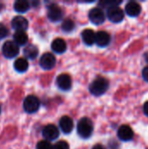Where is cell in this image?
Segmentation results:
<instances>
[{"instance_id": "6da1fadb", "label": "cell", "mask_w": 148, "mask_h": 149, "mask_svg": "<svg viewBox=\"0 0 148 149\" xmlns=\"http://www.w3.org/2000/svg\"><path fill=\"white\" fill-rule=\"evenodd\" d=\"M109 88V82L103 77H98L89 86L90 93L94 96H101L106 93Z\"/></svg>"}, {"instance_id": "f1b7e54d", "label": "cell", "mask_w": 148, "mask_h": 149, "mask_svg": "<svg viewBox=\"0 0 148 149\" xmlns=\"http://www.w3.org/2000/svg\"><path fill=\"white\" fill-rule=\"evenodd\" d=\"M144 58H145V60L148 63V52H147L144 54Z\"/></svg>"}, {"instance_id": "8992f818", "label": "cell", "mask_w": 148, "mask_h": 149, "mask_svg": "<svg viewBox=\"0 0 148 149\" xmlns=\"http://www.w3.org/2000/svg\"><path fill=\"white\" fill-rule=\"evenodd\" d=\"M42 134L43 137L47 141H55L58 138L59 136V131L58 127L52 124L45 126L43 130H42Z\"/></svg>"}, {"instance_id": "44dd1931", "label": "cell", "mask_w": 148, "mask_h": 149, "mask_svg": "<svg viewBox=\"0 0 148 149\" xmlns=\"http://www.w3.org/2000/svg\"><path fill=\"white\" fill-rule=\"evenodd\" d=\"M30 8V3L25 0H17L14 3V10L18 13H24Z\"/></svg>"}, {"instance_id": "9a60e30c", "label": "cell", "mask_w": 148, "mask_h": 149, "mask_svg": "<svg viewBox=\"0 0 148 149\" xmlns=\"http://www.w3.org/2000/svg\"><path fill=\"white\" fill-rule=\"evenodd\" d=\"M111 42V36L108 32L100 31L96 33V41L95 43L99 47H106Z\"/></svg>"}, {"instance_id": "ac0fdd59", "label": "cell", "mask_w": 148, "mask_h": 149, "mask_svg": "<svg viewBox=\"0 0 148 149\" xmlns=\"http://www.w3.org/2000/svg\"><path fill=\"white\" fill-rule=\"evenodd\" d=\"M29 64L27 60L24 58H19L14 62V68L18 72H24L27 71Z\"/></svg>"}, {"instance_id": "52a82bcc", "label": "cell", "mask_w": 148, "mask_h": 149, "mask_svg": "<svg viewBox=\"0 0 148 149\" xmlns=\"http://www.w3.org/2000/svg\"><path fill=\"white\" fill-rule=\"evenodd\" d=\"M39 64L44 70H51L56 65V58L53 54L46 52L41 56Z\"/></svg>"}, {"instance_id": "f546056e", "label": "cell", "mask_w": 148, "mask_h": 149, "mask_svg": "<svg viewBox=\"0 0 148 149\" xmlns=\"http://www.w3.org/2000/svg\"><path fill=\"white\" fill-rule=\"evenodd\" d=\"M0 113H1V107H0Z\"/></svg>"}, {"instance_id": "484cf974", "label": "cell", "mask_w": 148, "mask_h": 149, "mask_svg": "<svg viewBox=\"0 0 148 149\" xmlns=\"http://www.w3.org/2000/svg\"><path fill=\"white\" fill-rule=\"evenodd\" d=\"M142 77H143V79L147 82H148V66H146L143 69V71H142Z\"/></svg>"}, {"instance_id": "2e32d148", "label": "cell", "mask_w": 148, "mask_h": 149, "mask_svg": "<svg viewBox=\"0 0 148 149\" xmlns=\"http://www.w3.org/2000/svg\"><path fill=\"white\" fill-rule=\"evenodd\" d=\"M82 40L86 45H92L95 41H96V33L91 30V29H86L82 31L81 33Z\"/></svg>"}, {"instance_id": "4316f807", "label": "cell", "mask_w": 148, "mask_h": 149, "mask_svg": "<svg viewBox=\"0 0 148 149\" xmlns=\"http://www.w3.org/2000/svg\"><path fill=\"white\" fill-rule=\"evenodd\" d=\"M143 110H144V113L148 117V101H147V102L144 104Z\"/></svg>"}, {"instance_id": "d6986e66", "label": "cell", "mask_w": 148, "mask_h": 149, "mask_svg": "<svg viewBox=\"0 0 148 149\" xmlns=\"http://www.w3.org/2000/svg\"><path fill=\"white\" fill-rule=\"evenodd\" d=\"M13 39L17 45H24L28 42V36L24 31H16L13 35Z\"/></svg>"}, {"instance_id": "cb8c5ba5", "label": "cell", "mask_w": 148, "mask_h": 149, "mask_svg": "<svg viewBox=\"0 0 148 149\" xmlns=\"http://www.w3.org/2000/svg\"><path fill=\"white\" fill-rule=\"evenodd\" d=\"M52 149H70V148H69V144L66 141H60L53 145Z\"/></svg>"}, {"instance_id": "3957f363", "label": "cell", "mask_w": 148, "mask_h": 149, "mask_svg": "<svg viewBox=\"0 0 148 149\" xmlns=\"http://www.w3.org/2000/svg\"><path fill=\"white\" fill-rule=\"evenodd\" d=\"M2 52L4 57L7 58H12L19 53V47L14 41L8 40L3 45Z\"/></svg>"}, {"instance_id": "5bb4252c", "label": "cell", "mask_w": 148, "mask_h": 149, "mask_svg": "<svg viewBox=\"0 0 148 149\" xmlns=\"http://www.w3.org/2000/svg\"><path fill=\"white\" fill-rule=\"evenodd\" d=\"M73 126V120L69 116H63L59 120V127L65 134H68L72 131Z\"/></svg>"}, {"instance_id": "d4e9b609", "label": "cell", "mask_w": 148, "mask_h": 149, "mask_svg": "<svg viewBox=\"0 0 148 149\" xmlns=\"http://www.w3.org/2000/svg\"><path fill=\"white\" fill-rule=\"evenodd\" d=\"M8 33H9L8 29L3 24L0 23V39H3V38H6L8 36Z\"/></svg>"}, {"instance_id": "ba28073f", "label": "cell", "mask_w": 148, "mask_h": 149, "mask_svg": "<svg viewBox=\"0 0 148 149\" xmlns=\"http://www.w3.org/2000/svg\"><path fill=\"white\" fill-rule=\"evenodd\" d=\"M48 18L52 22H58L63 19V10L58 4H51L47 11Z\"/></svg>"}, {"instance_id": "277c9868", "label": "cell", "mask_w": 148, "mask_h": 149, "mask_svg": "<svg viewBox=\"0 0 148 149\" xmlns=\"http://www.w3.org/2000/svg\"><path fill=\"white\" fill-rule=\"evenodd\" d=\"M40 107L39 100L34 95L27 96L24 100V109L25 112L29 113H36Z\"/></svg>"}, {"instance_id": "e0dca14e", "label": "cell", "mask_w": 148, "mask_h": 149, "mask_svg": "<svg viewBox=\"0 0 148 149\" xmlns=\"http://www.w3.org/2000/svg\"><path fill=\"white\" fill-rule=\"evenodd\" d=\"M67 45L63 38H56L51 43V49L54 52L58 54L64 53L66 51Z\"/></svg>"}, {"instance_id": "8fae6325", "label": "cell", "mask_w": 148, "mask_h": 149, "mask_svg": "<svg viewBox=\"0 0 148 149\" xmlns=\"http://www.w3.org/2000/svg\"><path fill=\"white\" fill-rule=\"evenodd\" d=\"M134 133L133 129L127 125H122L118 129V137L122 141H130L133 140Z\"/></svg>"}, {"instance_id": "30bf717a", "label": "cell", "mask_w": 148, "mask_h": 149, "mask_svg": "<svg viewBox=\"0 0 148 149\" xmlns=\"http://www.w3.org/2000/svg\"><path fill=\"white\" fill-rule=\"evenodd\" d=\"M58 87L62 91H69L72 88V79L68 74L63 73L58 76L56 79Z\"/></svg>"}, {"instance_id": "7a4b0ae2", "label": "cell", "mask_w": 148, "mask_h": 149, "mask_svg": "<svg viewBox=\"0 0 148 149\" xmlns=\"http://www.w3.org/2000/svg\"><path fill=\"white\" fill-rule=\"evenodd\" d=\"M77 132L82 139H88L92 136L93 132V124L89 118H82L77 126Z\"/></svg>"}, {"instance_id": "7c38bea8", "label": "cell", "mask_w": 148, "mask_h": 149, "mask_svg": "<svg viewBox=\"0 0 148 149\" xmlns=\"http://www.w3.org/2000/svg\"><path fill=\"white\" fill-rule=\"evenodd\" d=\"M28 25L27 19L22 16H16L11 20V26L17 31H24L28 28Z\"/></svg>"}, {"instance_id": "ffe728a7", "label": "cell", "mask_w": 148, "mask_h": 149, "mask_svg": "<svg viewBox=\"0 0 148 149\" xmlns=\"http://www.w3.org/2000/svg\"><path fill=\"white\" fill-rule=\"evenodd\" d=\"M24 54L26 58H28L30 59H34L38 55V50L37 46H35L34 45H29L25 46V48L24 50Z\"/></svg>"}, {"instance_id": "83f0119b", "label": "cell", "mask_w": 148, "mask_h": 149, "mask_svg": "<svg viewBox=\"0 0 148 149\" xmlns=\"http://www.w3.org/2000/svg\"><path fill=\"white\" fill-rule=\"evenodd\" d=\"M92 149H105V148L101 144H97V145H95Z\"/></svg>"}, {"instance_id": "9c48e42d", "label": "cell", "mask_w": 148, "mask_h": 149, "mask_svg": "<svg viewBox=\"0 0 148 149\" xmlns=\"http://www.w3.org/2000/svg\"><path fill=\"white\" fill-rule=\"evenodd\" d=\"M89 19L94 24H103L106 19L105 12L99 7L93 8L89 12Z\"/></svg>"}, {"instance_id": "603a6c76", "label": "cell", "mask_w": 148, "mask_h": 149, "mask_svg": "<svg viewBox=\"0 0 148 149\" xmlns=\"http://www.w3.org/2000/svg\"><path fill=\"white\" fill-rule=\"evenodd\" d=\"M51 144L50 143V141H41L37 144L36 149H52Z\"/></svg>"}, {"instance_id": "5b68a950", "label": "cell", "mask_w": 148, "mask_h": 149, "mask_svg": "<svg viewBox=\"0 0 148 149\" xmlns=\"http://www.w3.org/2000/svg\"><path fill=\"white\" fill-rule=\"evenodd\" d=\"M106 15H107V17L109 18V20L112 21L113 23L121 22L124 19V16H125L124 11L118 5L108 8Z\"/></svg>"}, {"instance_id": "4fadbf2b", "label": "cell", "mask_w": 148, "mask_h": 149, "mask_svg": "<svg viewBox=\"0 0 148 149\" xmlns=\"http://www.w3.org/2000/svg\"><path fill=\"white\" fill-rule=\"evenodd\" d=\"M125 10L129 17H137L141 12V6L135 1H130L126 3Z\"/></svg>"}, {"instance_id": "7402d4cb", "label": "cell", "mask_w": 148, "mask_h": 149, "mask_svg": "<svg viewBox=\"0 0 148 149\" xmlns=\"http://www.w3.org/2000/svg\"><path fill=\"white\" fill-rule=\"evenodd\" d=\"M75 28V23L70 18H66L62 23V30L65 32H71Z\"/></svg>"}]
</instances>
